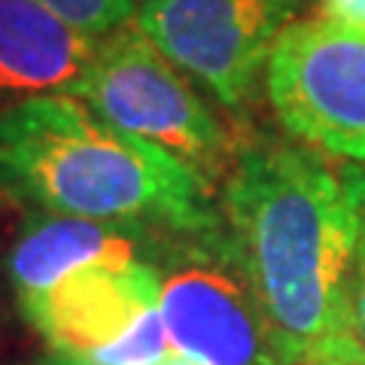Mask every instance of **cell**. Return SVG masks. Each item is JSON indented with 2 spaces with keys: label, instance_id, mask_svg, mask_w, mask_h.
I'll return each mask as SVG.
<instances>
[{
  "label": "cell",
  "instance_id": "277c9868",
  "mask_svg": "<svg viewBox=\"0 0 365 365\" xmlns=\"http://www.w3.org/2000/svg\"><path fill=\"white\" fill-rule=\"evenodd\" d=\"M153 262L158 311L177 353L198 365H283L225 225L168 235Z\"/></svg>",
  "mask_w": 365,
  "mask_h": 365
},
{
  "label": "cell",
  "instance_id": "5b68a950",
  "mask_svg": "<svg viewBox=\"0 0 365 365\" xmlns=\"http://www.w3.org/2000/svg\"><path fill=\"white\" fill-rule=\"evenodd\" d=\"M265 86L292 137L365 165V28L295 19L268 55Z\"/></svg>",
  "mask_w": 365,
  "mask_h": 365
},
{
  "label": "cell",
  "instance_id": "ba28073f",
  "mask_svg": "<svg viewBox=\"0 0 365 365\" xmlns=\"http://www.w3.org/2000/svg\"><path fill=\"white\" fill-rule=\"evenodd\" d=\"M162 237V232L131 222L40 213L25 225L16 247L9 250L6 274L21 302L79 268L146 262L153 250H158Z\"/></svg>",
  "mask_w": 365,
  "mask_h": 365
},
{
  "label": "cell",
  "instance_id": "9a60e30c",
  "mask_svg": "<svg viewBox=\"0 0 365 365\" xmlns=\"http://www.w3.org/2000/svg\"><path fill=\"white\" fill-rule=\"evenodd\" d=\"M40 365H91V362L76 359V356H67V353H52V356H46Z\"/></svg>",
  "mask_w": 365,
  "mask_h": 365
},
{
  "label": "cell",
  "instance_id": "30bf717a",
  "mask_svg": "<svg viewBox=\"0 0 365 365\" xmlns=\"http://www.w3.org/2000/svg\"><path fill=\"white\" fill-rule=\"evenodd\" d=\"M170 350L174 347H170V335L165 329L162 311H158V304H153L137 317V323L122 338H116L113 344L101 347L95 353H88L86 362L91 365H162Z\"/></svg>",
  "mask_w": 365,
  "mask_h": 365
},
{
  "label": "cell",
  "instance_id": "6da1fadb",
  "mask_svg": "<svg viewBox=\"0 0 365 365\" xmlns=\"http://www.w3.org/2000/svg\"><path fill=\"white\" fill-rule=\"evenodd\" d=\"M220 213L283 365L353 338V207L341 168L311 146L259 140L235 158Z\"/></svg>",
  "mask_w": 365,
  "mask_h": 365
},
{
  "label": "cell",
  "instance_id": "7a4b0ae2",
  "mask_svg": "<svg viewBox=\"0 0 365 365\" xmlns=\"http://www.w3.org/2000/svg\"><path fill=\"white\" fill-rule=\"evenodd\" d=\"M0 186L43 213L131 222L162 235L222 225L207 177L110 125L73 95L0 107Z\"/></svg>",
  "mask_w": 365,
  "mask_h": 365
},
{
  "label": "cell",
  "instance_id": "5bb4252c",
  "mask_svg": "<svg viewBox=\"0 0 365 365\" xmlns=\"http://www.w3.org/2000/svg\"><path fill=\"white\" fill-rule=\"evenodd\" d=\"M319 16L344 28H365V0H319Z\"/></svg>",
  "mask_w": 365,
  "mask_h": 365
},
{
  "label": "cell",
  "instance_id": "52a82bcc",
  "mask_svg": "<svg viewBox=\"0 0 365 365\" xmlns=\"http://www.w3.org/2000/svg\"><path fill=\"white\" fill-rule=\"evenodd\" d=\"M158 268L153 259L134 265H91L67 274L19 307L55 353L86 359L113 344L158 304Z\"/></svg>",
  "mask_w": 365,
  "mask_h": 365
},
{
  "label": "cell",
  "instance_id": "4fadbf2b",
  "mask_svg": "<svg viewBox=\"0 0 365 365\" xmlns=\"http://www.w3.org/2000/svg\"><path fill=\"white\" fill-rule=\"evenodd\" d=\"M302 365H365V347L356 338H344L332 347L319 350L317 356L304 359Z\"/></svg>",
  "mask_w": 365,
  "mask_h": 365
},
{
  "label": "cell",
  "instance_id": "3957f363",
  "mask_svg": "<svg viewBox=\"0 0 365 365\" xmlns=\"http://www.w3.org/2000/svg\"><path fill=\"white\" fill-rule=\"evenodd\" d=\"M101 119L140 140L162 146L201 177H220L232 158V137L158 46L137 28V21L101 37L76 95Z\"/></svg>",
  "mask_w": 365,
  "mask_h": 365
},
{
  "label": "cell",
  "instance_id": "7c38bea8",
  "mask_svg": "<svg viewBox=\"0 0 365 365\" xmlns=\"http://www.w3.org/2000/svg\"><path fill=\"white\" fill-rule=\"evenodd\" d=\"M52 16L95 37H107L137 16L134 0H37Z\"/></svg>",
  "mask_w": 365,
  "mask_h": 365
},
{
  "label": "cell",
  "instance_id": "2e32d148",
  "mask_svg": "<svg viewBox=\"0 0 365 365\" xmlns=\"http://www.w3.org/2000/svg\"><path fill=\"white\" fill-rule=\"evenodd\" d=\"M162 365H198V362L189 359V356H182V353H177V356H168Z\"/></svg>",
  "mask_w": 365,
  "mask_h": 365
},
{
  "label": "cell",
  "instance_id": "8fae6325",
  "mask_svg": "<svg viewBox=\"0 0 365 365\" xmlns=\"http://www.w3.org/2000/svg\"><path fill=\"white\" fill-rule=\"evenodd\" d=\"M341 180L347 186L353 207V253L347 271V311L350 332L365 347V165L350 162L341 168Z\"/></svg>",
  "mask_w": 365,
  "mask_h": 365
},
{
  "label": "cell",
  "instance_id": "9c48e42d",
  "mask_svg": "<svg viewBox=\"0 0 365 365\" xmlns=\"http://www.w3.org/2000/svg\"><path fill=\"white\" fill-rule=\"evenodd\" d=\"M101 37L52 16L37 0H0V101L76 95Z\"/></svg>",
  "mask_w": 365,
  "mask_h": 365
},
{
  "label": "cell",
  "instance_id": "8992f818",
  "mask_svg": "<svg viewBox=\"0 0 365 365\" xmlns=\"http://www.w3.org/2000/svg\"><path fill=\"white\" fill-rule=\"evenodd\" d=\"M311 0H143L137 28L228 107L253 98L268 55Z\"/></svg>",
  "mask_w": 365,
  "mask_h": 365
}]
</instances>
